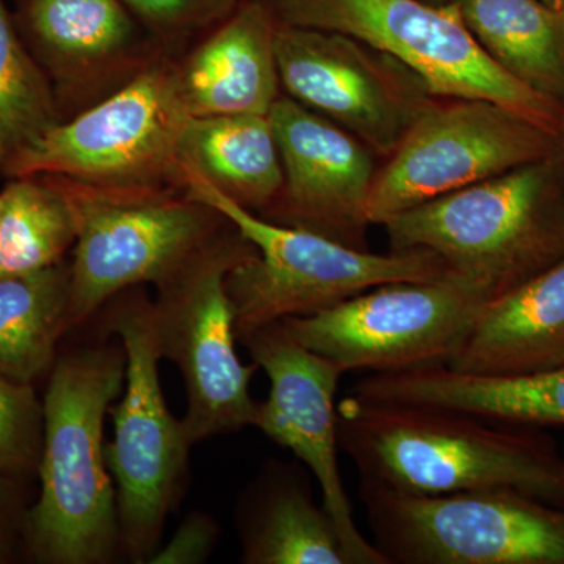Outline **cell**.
<instances>
[{
    "label": "cell",
    "mask_w": 564,
    "mask_h": 564,
    "mask_svg": "<svg viewBox=\"0 0 564 564\" xmlns=\"http://www.w3.org/2000/svg\"><path fill=\"white\" fill-rule=\"evenodd\" d=\"M163 46H173L193 33L228 18L243 0H122Z\"/></svg>",
    "instance_id": "27"
},
{
    "label": "cell",
    "mask_w": 564,
    "mask_h": 564,
    "mask_svg": "<svg viewBox=\"0 0 564 564\" xmlns=\"http://www.w3.org/2000/svg\"><path fill=\"white\" fill-rule=\"evenodd\" d=\"M107 304V333L120 339L126 377L122 399L110 408L113 441L104 454L117 491L121 551L148 563L184 492L192 445L163 397L152 300L139 285Z\"/></svg>",
    "instance_id": "7"
},
{
    "label": "cell",
    "mask_w": 564,
    "mask_h": 564,
    "mask_svg": "<svg viewBox=\"0 0 564 564\" xmlns=\"http://www.w3.org/2000/svg\"><path fill=\"white\" fill-rule=\"evenodd\" d=\"M218 527L214 519L203 513H193L185 519L173 540L159 547L148 563L195 564L206 562L217 543Z\"/></svg>",
    "instance_id": "28"
},
{
    "label": "cell",
    "mask_w": 564,
    "mask_h": 564,
    "mask_svg": "<svg viewBox=\"0 0 564 564\" xmlns=\"http://www.w3.org/2000/svg\"><path fill=\"white\" fill-rule=\"evenodd\" d=\"M77 215L70 261V326L115 296L159 285L229 225L184 188L115 191L57 176Z\"/></svg>",
    "instance_id": "9"
},
{
    "label": "cell",
    "mask_w": 564,
    "mask_h": 564,
    "mask_svg": "<svg viewBox=\"0 0 564 564\" xmlns=\"http://www.w3.org/2000/svg\"><path fill=\"white\" fill-rule=\"evenodd\" d=\"M242 562L350 564L332 516L295 464H265L240 503Z\"/></svg>",
    "instance_id": "19"
},
{
    "label": "cell",
    "mask_w": 564,
    "mask_h": 564,
    "mask_svg": "<svg viewBox=\"0 0 564 564\" xmlns=\"http://www.w3.org/2000/svg\"><path fill=\"white\" fill-rule=\"evenodd\" d=\"M544 3H547L552 9L564 11V0H543Z\"/></svg>",
    "instance_id": "31"
},
{
    "label": "cell",
    "mask_w": 564,
    "mask_h": 564,
    "mask_svg": "<svg viewBox=\"0 0 564 564\" xmlns=\"http://www.w3.org/2000/svg\"><path fill=\"white\" fill-rule=\"evenodd\" d=\"M13 20L63 121L120 90L166 47L122 0H14Z\"/></svg>",
    "instance_id": "15"
},
{
    "label": "cell",
    "mask_w": 564,
    "mask_h": 564,
    "mask_svg": "<svg viewBox=\"0 0 564 564\" xmlns=\"http://www.w3.org/2000/svg\"><path fill=\"white\" fill-rule=\"evenodd\" d=\"M491 300L480 284L451 270L436 280L378 285L280 323L343 373L399 372L447 364Z\"/></svg>",
    "instance_id": "11"
},
{
    "label": "cell",
    "mask_w": 564,
    "mask_h": 564,
    "mask_svg": "<svg viewBox=\"0 0 564 564\" xmlns=\"http://www.w3.org/2000/svg\"><path fill=\"white\" fill-rule=\"evenodd\" d=\"M22 480L0 474V563L13 558L20 536L24 538L29 508L22 503Z\"/></svg>",
    "instance_id": "29"
},
{
    "label": "cell",
    "mask_w": 564,
    "mask_h": 564,
    "mask_svg": "<svg viewBox=\"0 0 564 564\" xmlns=\"http://www.w3.org/2000/svg\"><path fill=\"white\" fill-rule=\"evenodd\" d=\"M276 20L263 0H243L177 61L192 117L269 115L280 98Z\"/></svg>",
    "instance_id": "17"
},
{
    "label": "cell",
    "mask_w": 564,
    "mask_h": 564,
    "mask_svg": "<svg viewBox=\"0 0 564 564\" xmlns=\"http://www.w3.org/2000/svg\"><path fill=\"white\" fill-rule=\"evenodd\" d=\"M62 121L50 80L22 41L6 0H0V137L9 155Z\"/></svg>",
    "instance_id": "25"
},
{
    "label": "cell",
    "mask_w": 564,
    "mask_h": 564,
    "mask_svg": "<svg viewBox=\"0 0 564 564\" xmlns=\"http://www.w3.org/2000/svg\"><path fill=\"white\" fill-rule=\"evenodd\" d=\"M422 402L511 425H564V367L551 372L492 377L434 367L423 377Z\"/></svg>",
    "instance_id": "24"
},
{
    "label": "cell",
    "mask_w": 564,
    "mask_h": 564,
    "mask_svg": "<svg viewBox=\"0 0 564 564\" xmlns=\"http://www.w3.org/2000/svg\"><path fill=\"white\" fill-rule=\"evenodd\" d=\"M280 24L343 33L413 70L434 98L481 99L564 139V109L516 80L464 24L458 2L263 0Z\"/></svg>",
    "instance_id": "6"
},
{
    "label": "cell",
    "mask_w": 564,
    "mask_h": 564,
    "mask_svg": "<svg viewBox=\"0 0 564 564\" xmlns=\"http://www.w3.org/2000/svg\"><path fill=\"white\" fill-rule=\"evenodd\" d=\"M184 191L214 207L256 248L226 276L239 340L378 285L436 280L451 272L440 256L423 248L373 254L322 234L267 220L193 173L185 172Z\"/></svg>",
    "instance_id": "4"
},
{
    "label": "cell",
    "mask_w": 564,
    "mask_h": 564,
    "mask_svg": "<svg viewBox=\"0 0 564 564\" xmlns=\"http://www.w3.org/2000/svg\"><path fill=\"white\" fill-rule=\"evenodd\" d=\"M388 564H564V503L510 488L397 491L361 480Z\"/></svg>",
    "instance_id": "8"
},
{
    "label": "cell",
    "mask_w": 564,
    "mask_h": 564,
    "mask_svg": "<svg viewBox=\"0 0 564 564\" xmlns=\"http://www.w3.org/2000/svg\"><path fill=\"white\" fill-rule=\"evenodd\" d=\"M256 248L229 223L169 280L152 300L162 359L184 378L187 411L182 429L195 445L254 423L258 402L250 392L256 364L245 366L236 351V315L226 276Z\"/></svg>",
    "instance_id": "10"
},
{
    "label": "cell",
    "mask_w": 564,
    "mask_h": 564,
    "mask_svg": "<svg viewBox=\"0 0 564 564\" xmlns=\"http://www.w3.org/2000/svg\"><path fill=\"white\" fill-rule=\"evenodd\" d=\"M274 52L292 99L386 158L434 102L413 70L343 33L276 22Z\"/></svg>",
    "instance_id": "13"
},
{
    "label": "cell",
    "mask_w": 564,
    "mask_h": 564,
    "mask_svg": "<svg viewBox=\"0 0 564 564\" xmlns=\"http://www.w3.org/2000/svg\"><path fill=\"white\" fill-rule=\"evenodd\" d=\"M181 159L184 172L256 214L278 198L284 184L269 115L192 117L182 133Z\"/></svg>",
    "instance_id": "20"
},
{
    "label": "cell",
    "mask_w": 564,
    "mask_h": 564,
    "mask_svg": "<svg viewBox=\"0 0 564 564\" xmlns=\"http://www.w3.org/2000/svg\"><path fill=\"white\" fill-rule=\"evenodd\" d=\"M392 250L433 251L492 299L564 258V151L404 210Z\"/></svg>",
    "instance_id": "3"
},
{
    "label": "cell",
    "mask_w": 564,
    "mask_h": 564,
    "mask_svg": "<svg viewBox=\"0 0 564 564\" xmlns=\"http://www.w3.org/2000/svg\"><path fill=\"white\" fill-rule=\"evenodd\" d=\"M44 406L32 384L0 375V474L24 480L39 474Z\"/></svg>",
    "instance_id": "26"
},
{
    "label": "cell",
    "mask_w": 564,
    "mask_h": 564,
    "mask_svg": "<svg viewBox=\"0 0 564 564\" xmlns=\"http://www.w3.org/2000/svg\"><path fill=\"white\" fill-rule=\"evenodd\" d=\"M447 101L423 111L377 172L366 206L370 225L564 151L563 137L499 104Z\"/></svg>",
    "instance_id": "12"
},
{
    "label": "cell",
    "mask_w": 564,
    "mask_h": 564,
    "mask_svg": "<svg viewBox=\"0 0 564 564\" xmlns=\"http://www.w3.org/2000/svg\"><path fill=\"white\" fill-rule=\"evenodd\" d=\"M124 377L120 339L66 352L51 369L43 399L41 489L24 529L36 562L102 564L121 551L104 421L124 388Z\"/></svg>",
    "instance_id": "2"
},
{
    "label": "cell",
    "mask_w": 564,
    "mask_h": 564,
    "mask_svg": "<svg viewBox=\"0 0 564 564\" xmlns=\"http://www.w3.org/2000/svg\"><path fill=\"white\" fill-rule=\"evenodd\" d=\"M70 262L0 276V375L32 384L51 372L70 326Z\"/></svg>",
    "instance_id": "22"
},
{
    "label": "cell",
    "mask_w": 564,
    "mask_h": 564,
    "mask_svg": "<svg viewBox=\"0 0 564 564\" xmlns=\"http://www.w3.org/2000/svg\"><path fill=\"white\" fill-rule=\"evenodd\" d=\"M337 436L370 484L414 494L510 488L564 503V458L536 426L348 393Z\"/></svg>",
    "instance_id": "1"
},
{
    "label": "cell",
    "mask_w": 564,
    "mask_h": 564,
    "mask_svg": "<svg viewBox=\"0 0 564 564\" xmlns=\"http://www.w3.org/2000/svg\"><path fill=\"white\" fill-rule=\"evenodd\" d=\"M269 117L284 184L263 218L369 250L366 206L377 176L372 151L291 96H280Z\"/></svg>",
    "instance_id": "16"
},
{
    "label": "cell",
    "mask_w": 564,
    "mask_h": 564,
    "mask_svg": "<svg viewBox=\"0 0 564 564\" xmlns=\"http://www.w3.org/2000/svg\"><path fill=\"white\" fill-rule=\"evenodd\" d=\"M191 118L177 61L163 52L120 90L10 154L3 173L115 191L184 188L181 140Z\"/></svg>",
    "instance_id": "5"
},
{
    "label": "cell",
    "mask_w": 564,
    "mask_h": 564,
    "mask_svg": "<svg viewBox=\"0 0 564 564\" xmlns=\"http://www.w3.org/2000/svg\"><path fill=\"white\" fill-rule=\"evenodd\" d=\"M242 344L270 380L269 397L258 403L252 426L289 448L314 474L348 563L388 564L356 524L340 474L336 393L344 373L292 339L280 322L245 337Z\"/></svg>",
    "instance_id": "14"
},
{
    "label": "cell",
    "mask_w": 564,
    "mask_h": 564,
    "mask_svg": "<svg viewBox=\"0 0 564 564\" xmlns=\"http://www.w3.org/2000/svg\"><path fill=\"white\" fill-rule=\"evenodd\" d=\"M7 159H9V148H7L6 141L0 137V172L6 169Z\"/></svg>",
    "instance_id": "30"
},
{
    "label": "cell",
    "mask_w": 564,
    "mask_h": 564,
    "mask_svg": "<svg viewBox=\"0 0 564 564\" xmlns=\"http://www.w3.org/2000/svg\"><path fill=\"white\" fill-rule=\"evenodd\" d=\"M444 366L492 377L564 367V258L486 304Z\"/></svg>",
    "instance_id": "18"
},
{
    "label": "cell",
    "mask_w": 564,
    "mask_h": 564,
    "mask_svg": "<svg viewBox=\"0 0 564 564\" xmlns=\"http://www.w3.org/2000/svg\"><path fill=\"white\" fill-rule=\"evenodd\" d=\"M0 276H18L65 261L77 239V215L61 180L10 177L2 192Z\"/></svg>",
    "instance_id": "23"
},
{
    "label": "cell",
    "mask_w": 564,
    "mask_h": 564,
    "mask_svg": "<svg viewBox=\"0 0 564 564\" xmlns=\"http://www.w3.org/2000/svg\"><path fill=\"white\" fill-rule=\"evenodd\" d=\"M0 214H2V195H0Z\"/></svg>",
    "instance_id": "33"
},
{
    "label": "cell",
    "mask_w": 564,
    "mask_h": 564,
    "mask_svg": "<svg viewBox=\"0 0 564 564\" xmlns=\"http://www.w3.org/2000/svg\"><path fill=\"white\" fill-rule=\"evenodd\" d=\"M458 7L500 68L564 109V11L543 0H458Z\"/></svg>",
    "instance_id": "21"
},
{
    "label": "cell",
    "mask_w": 564,
    "mask_h": 564,
    "mask_svg": "<svg viewBox=\"0 0 564 564\" xmlns=\"http://www.w3.org/2000/svg\"><path fill=\"white\" fill-rule=\"evenodd\" d=\"M426 2H433V3H451V2H458V0H426Z\"/></svg>",
    "instance_id": "32"
}]
</instances>
